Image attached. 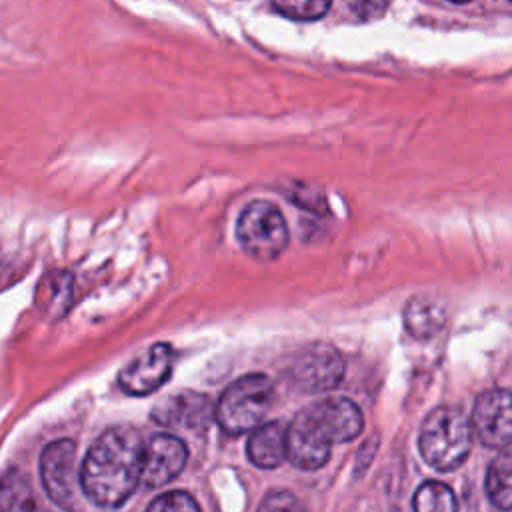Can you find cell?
Wrapping results in <instances>:
<instances>
[{"label": "cell", "instance_id": "obj_20", "mask_svg": "<svg viewBox=\"0 0 512 512\" xmlns=\"http://www.w3.org/2000/svg\"><path fill=\"white\" fill-rule=\"evenodd\" d=\"M256 512H304V508L292 492L274 490L264 496Z\"/></svg>", "mask_w": 512, "mask_h": 512}, {"label": "cell", "instance_id": "obj_19", "mask_svg": "<svg viewBox=\"0 0 512 512\" xmlns=\"http://www.w3.org/2000/svg\"><path fill=\"white\" fill-rule=\"evenodd\" d=\"M146 512H202V510L188 492L172 490L154 498Z\"/></svg>", "mask_w": 512, "mask_h": 512}, {"label": "cell", "instance_id": "obj_6", "mask_svg": "<svg viewBox=\"0 0 512 512\" xmlns=\"http://www.w3.org/2000/svg\"><path fill=\"white\" fill-rule=\"evenodd\" d=\"M40 478L54 504L72 508L76 498V444L72 440H54L42 450Z\"/></svg>", "mask_w": 512, "mask_h": 512}, {"label": "cell", "instance_id": "obj_4", "mask_svg": "<svg viewBox=\"0 0 512 512\" xmlns=\"http://www.w3.org/2000/svg\"><path fill=\"white\" fill-rule=\"evenodd\" d=\"M236 238L250 258L260 262L276 260L288 246L284 214L270 200H252L238 216Z\"/></svg>", "mask_w": 512, "mask_h": 512}, {"label": "cell", "instance_id": "obj_2", "mask_svg": "<svg viewBox=\"0 0 512 512\" xmlns=\"http://www.w3.org/2000/svg\"><path fill=\"white\" fill-rule=\"evenodd\" d=\"M472 444L468 418L454 406L434 408L422 422L418 448L422 458L436 470L448 472L458 468Z\"/></svg>", "mask_w": 512, "mask_h": 512}, {"label": "cell", "instance_id": "obj_1", "mask_svg": "<svg viewBox=\"0 0 512 512\" xmlns=\"http://www.w3.org/2000/svg\"><path fill=\"white\" fill-rule=\"evenodd\" d=\"M142 456L144 442L134 428L116 426L100 434L78 476L88 500L102 508L122 506L140 484Z\"/></svg>", "mask_w": 512, "mask_h": 512}, {"label": "cell", "instance_id": "obj_16", "mask_svg": "<svg viewBox=\"0 0 512 512\" xmlns=\"http://www.w3.org/2000/svg\"><path fill=\"white\" fill-rule=\"evenodd\" d=\"M36 500L26 476L8 470L0 480V512H34Z\"/></svg>", "mask_w": 512, "mask_h": 512}, {"label": "cell", "instance_id": "obj_15", "mask_svg": "<svg viewBox=\"0 0 512 512\" xmlns=\"http://www.w3.org/2000/svg\"><path fill=\"white\" fill-rule=\"evenodd\" d=\"M486 494L490 502L502 510L508 512L512 504V462L508 450H502L488 466L486 472Z\"/></svg>", "mask_w": 512, "mask_h": 512}, {"label": "cell", "instance_id": "obj_12", "mask_svg": "<svg viewBox=\"0 0 512 512\" xmlns=\"http://www.w3.org/2000/svg\"><path fill=\"white\" fill-rule=\"evenodd\" d=\"M306 410L332 444L350 442L364 428L360 408L348 398H326L310 404Z\"/></svg>", "mask_w": 512, "mask_h": 512}, {"label": "cell", "instance_id": "obj_5", "mask_svg": "<svg viewBox=\"0 0 512 512\" xmlns=\"http://www.w3.org/2000/svg\"><path fill=\"white\" fill-rule=\"evenodd\" d=\"M286 376L302 392L330 390L344 376V360L334 346L316 342L294 356Z\"/></svg>", "mask_w": 512, "mask_h": 512}, {"label": "cell", "instance_id": "obj_10", "mask_svg": "<svg viewBox=\"0 0 512 512\" xmlns=\"http://www.w3.org/2000/svg\"><path fill=\"white\" fill-rule=\"evenodd\" d=\"M188 460L186 444L172 434H156L144 446L140 482L146 488H158L174 480Z\"/></svg>", "mask_w": 512, "mask_h": 512}, {"label": "cell", "instance_id": "obj_11", "mask_svg": "<svg viewBox=\"0 0 512 512\" xmlns=\"http://www.w3.org/2000/svg\"><path fill=\"white\" fill-rule=\"evenodd\" d=\"M214 418V406L208 396L192 390H180L158 402L152 410V420L162 426L206 430Z\"/></svg>", "mask_w": 512, "mask_h": 512}, {"label": "cell", "instance_id": "obj_9", "mask_svg": "<svg viewBox=\"0 0 512 512\" xmlns=\"http://www.w3.org/2000/svg\"><path fill=\"white\" fill-rule=\"evenodd\" d=\"M330 440L316 426L308 410H300L286 428V458L302 470H318L330 458Z\"/></svg>", "mask_w": 512, "mask_h": 512}, {"label": "cell", "instance_id": "obj_8", "mask_svg": "<svg viewBox=\"0 0 512 512\" xmlns=\"http://www.w3.org/2000/svg\"><path fill=\"white\" fill-rule=\"evenodd\" d=\"M174 350L166 342L152 344L118 374L120 388L130 396H146L158 390L172 374Z\"/></svg>", "mask_w": 512, "mask_h": 512}, {"label": "cell", "instance_id": "obj_18", "mask_svg": "<svg viewBox=\"0 0 512 512\" xmlns=\"http://www.w3.org/2000/svg\"><path fill=\"white\" fill-rule=\"evenodd\" d=\"M328 0H306V2H288V0H276L272 2V8L280 12L282 16L294 18V20H318L330 10Z\"/></svg>", "mask_w": 512, "mask_h": 512}, {"label": "cell", "instance_id": "obj_7", "mask_svg": "<svg viewBox=\"0 0 512 512\" xmlns=\"http://www.w3.org/2000/svg\"><path fill=\"white\" fill-rule=\"evenodd\" d=\"M470 430L488 448H504L512 436V398L508 388H492L478 396Z\"/></svg>", "mask_w": 512, "mask_h": 512}, {"label": "cell", "instance_id": "obj_14", "mask_svg": "<svg viewBox=\"0 0 512 512\" xmlns=\"http://www.w3.org/2000/svg\"><path fill=\"white\" fill-rule=\"evenodd\" d=\"M446 324V310L440 302L428 296L412 298L404 308V326L416 340L436 336Z\"/></svg>", "mask_w": 512, "mask_h": 512}, {"label": "cell", "instance_id": "obj_3", "mask_svg": "<svg viewBox=\"0 0 512 512\" xmlns=\"http://www.w3.org/2000/svg\"><path fill=\"white\" fill-rule=\"evenodd\" d=\"M274 402V386L266 374L252 372L234 380L214 406L220 428L232 436L262 424Z\"/></svg>", "mask_w": 512, "mask_h": 512}, {"label": "cell", "instance_id": "obj_21", "mask_svg": "<svg viewBox=\"0 0 512 512\" xmlns=\"http://www.w3.org/2000/svg\"><path fill=\"white\" fill-rule=\"evenodd\" d=\"M348 8L358 20H370V18L382 16V12L388 8V4L386 2H352V4H348Z\"/></svg>", "mask_w": 512, "mask_h": 512}, {"label": "cell", "instance_id": "obj_13", "mask_svg": "<svg viewBox=\"0 0 512 512\" xmlns=\"http://www.w3.org/2000/svg\"><path fill=\"white\" fill-rule=\"evenodd\" d=\"M246 454L258 468L270 470L286 460V428L280 422H266L252 430Z\"/></svg>", "mask_w": 512, "mask_h": 512}, {"label": "cell", "instance_id": "obj_17", "mask_svg": "<svg viewBox=\"0 0 512 512\" xmlns=\"http://www.w3.org/2000/svg\"><path fill=\"white\" fill-rule=\"evenodd\" d=\"M414 512H458L456 496L444 482L428 480L418 486L412 498Z\"/></svg>", "mask_w": 512, "mask_h": 512}]
</instances>
